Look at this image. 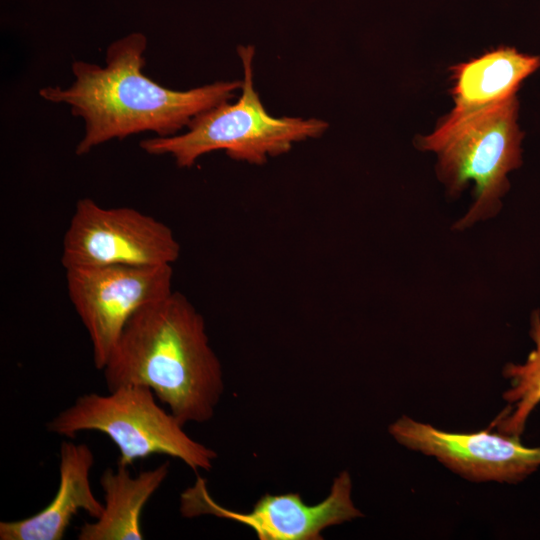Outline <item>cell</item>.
Masks as SVG:
<instances>
[{
	"mask_svg": "<svg viewBox=\"0 0 540 540\" xmlns=\"http://www.w3.org/2000/svg\"><path fill=\"white\" fill-rule=\"evenodd\" d=\"M147 38L131 33L106 50L105 66L76 60L68 88L48 86L39 95L70 106L84 121L76 146L78 156L112 139L151 131L158 137L177 135L199 114L227 102L242 81L215 82L186 91L161 86L143 73Z\"/></svg>",
	"mask_w": 540,
	"mask_h": 540,
	"instance_id": "obj_1",
	"label": "cell"
},
{
	"mask_svg": "<svg viewBox=\"0 0 540 540\" xmlns=\"http://www.w3.org/2000/svg\"><path fill=\"white\" fill-rule=\"evenodd\" d=\"M108 390L144 385L183 424L204 423L224 391L219 358L203 316L172 291L139 309L125 325L105 367Z\"/></svg>",
	"mask_w": 540,
	"mask_h": 540,
	"instance_id": "obj_2",
	"label": "cell"
},
{
	"mask_svg": "<svg viewBox=\"0 0 540 540\" xmlns=\"http://www.w3.org/2000/svg\"><path fill=\"white\" fill-rule=\"evenodd\" d=\"M518 100L460 115H448L429 135L417 141L437 156V174L447 193L458 196L474 182V199L453 229L463 231L496 216L510 188L508 174L522 164L523 132L518 125Z\"/></svg>",
	"mask_w": 540,
	"mask_h": 540,
	"instance_id": "obj_3",
	"label": "cell"
},
{
	"mask_svg": "<svg viewBox=\"0 0 540 540\" xmlns=\"http://www.w3.org/2000/svg\"><path fill=\"white\" fill-rule=\"evenodd\" d=\"M244 68L238 101L222 103L196 116L185 133L140 142L150 155H171L179 167H191L204 154L223 150L237 161L264 164L289 151L293 144L321 136L327 123L299 117L276 118L267 113L253 85L254 47L239 46Z\"/></svg>",
	"mask_w": 540,
	"mask_h": 540,
	"instance_id": "obj_4",
	"label": "cell"
},
{
	"mask_svg": "<svg viewBox=\"0 0 540 540\" xmlns=\"http://www.w3.org/2000/svg\"><path fill=\"white\" fill-rule=\"evenodd\" d=\"M144 385H123L107 395L88 393L46 424L49 432L74 438L79 432L107 435L119 450L118 465L155 454L181 460L193 471L210 470L217 453L192 439L183 424L161 408Z\"/></svg>",
	"mask_w": 540,
	"mask_h": 540,
	"instance_id": "obj_5",
	"label": "cell"
},
{
	"mask_svg": "<svg viewBox=\"0 0 540 540\" xmlns=\"http://www.w3.org/2000/svg\"><path fill=\"white\" fill-rule=\"evenodd\" d=\"M180 251L172 229L152 216L81 198L64 235L61 263L65 270L163 266L175 263Z\"/></svg>",
	"mask_w": 540,
	"mask_h": 540,
	"instance_id": "obj_6",
	"label": "cell"
},
{
	"mask_svg": "<svg viewBox=\"0 0 540 540\" xmlns=\"http://www.w3.org/2000/svg\"><path fill=\"white\" fill-rule=\"evenodd\" d=\"M172 280V265L66 270L68 296L88 332L97 369L105 367L129 319L173 291Z\"/></svg>",
	"mask_w": 540,
	"mask_h": 540,
	"instance_id": "obj_7",
	"label": "cell"
},
{
	"mask_svg": "<svg viewBox=\"0 0 540 540\" xmlns=\"http://www.w3.org/2000/svg\"><path fill=\"white\" fill-rule=\"evenodd\" d=\"M183 517L212 515L251 528L260 540H321L322 531L363 517L352 500V479L347 471L334 478L328 496L309 505L299 493L260 497L248 512L228 509L217 503L200 476L180 495Z\"/></svg>",
	"mask_w": 540,
	"mask_h": 540,
	"instance_id": "obj_8",
	"label": "cell"
},
{
	"mask_svg": "<svg viewBox=\"0 0 540 540\" xmlns=\"http://www.w3.org/2000/svg\"><path fill=\"white\" fill-rule=\"evenodd\" d=\"M400 445L434 457L471 482L516 484L540 468V447L524 446L520 437L491 432H449L403 415L389 426Z\"/></svg>",
	"mask_w": 540,
	"mask_h": 540,
	"instance_id": "obj_9",
	"label": "cell"
},
{
	"mask_svg": "<svg viewBox=\"0 0 540 540\" xmlns=\"http://www.w3.org/2000/svg\"><path fill=\"white\" fill-rule=\"evenodd\" d=\"M59 455V486L52 501L28 518L1 521V540H61L80 510L94 519L102 514L104 504L95 497L90 483L94 465L90 447L63 441Z\"/></svg>",
	"mask_w": 540,
	"mask_h": 540,
	"instance_id": "obj_10",
	"label": "cell"
},
{
	"mask_svg": "<svg viewBox=\"0 0 540 540\" xmlns=\"http://www.w3.org/2000/svg\"><path fill=\"white\" fill-rule=\"evenodd\" d=\"M169 461L132 476L128 467L107 468L100 478L104 509L80 528L78 540H142L143 509L169 473Z\"/></svg>",
	"mask_w": 540,
	"mask_h": 540,
	"instance_id": "obj_11",
	"label": "cell"
},
{
	"mask_svg": "<svg viewBox=\"0 0 540 540\" xmlns=\"http://www.w3.org/2000/svg\"><path fill=\"white\" fill-rule=\"evenodd\" d=\"M540 67V57L500 47L452 68L455 106L449 115L460 116L506 101Z\"/></svg>",
	"mask_w": 540,
	"mask_h": 540,
	"instance_id": "obj_12",
	"label": "cell"
},
{
	"mask_svg": "<svg viewBox=\"0 0 540 540\" xmlns=\"http://www.w3.org/2000/svg\"><path fill=\"white\" fill-rule=\"evenodd\" d=\"M530 337L534 348L523 363H508L503 368V377L510 387L502 397L507 406L491 423L502 434L521 437L527 420L540 403V310L530 317Z\"/></svg>",
	"mask_w": 540,
	"mask_h": 540,
	"instance_id": "obj_13",
	"label": "cell"
}]
</instances>
